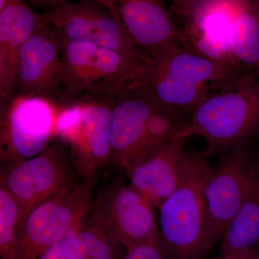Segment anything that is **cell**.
Listing matches in <instances>:
<instances>
[{
    "instance_id": "cell-21",
    "label": "cell",
    "mask_w": 259,
    "mask_h": 259,
    "mask_svg": "<svg viewBox=\"0 0 259 259\" xmlns=\"http://www.w3.org/2000/svg\"><path fill=\"white\" fill-rule=\"evenodd\" d=\"M118 245L88 215L76 237L71 259H120L117 258Z\"/></svg>"
},
{
    "instance_id": "cell-14",
    "label": "cell",
    "mask_w": 259,
    "mask_h": 259,
    "mask_svg": "<svg viewBox=\"0 0 259 259\" xmlns=\"http://www.w3.org/2000/svg\"><path fill=\"white\" fill-rule=\"evenodd\" d=\"M156 106L139 79L121 87L111 97L112 161L125 169L139 154L148 121Z\"/></svg>"
},
{
    "instance_id": "cell-4",
    "label": "cell",
    "mask_w": 259,
    "mask_h": 259,
    "mask_svg": "<svg viewBox=\"0 0 259 259\" xmlns=\"http://www.w3.org/2000/svg\"><path fill=\"white\" fill-rule=\"evenodd\" d=\"M59 37L64 83L56 105L110 96L125 83L139 79L142 75L146 61L89 42L69 41Z\"/></svg>"
},
{
    "instance_id": "cell-27",
    "label": "cell",
    "mask_w": 259,
    "mask_h": 259,
    "mask_svg": "<svg viewBox=\"0 0 259 259\" xmlns=\"http://www.w3.org/2000/svg\"><path fill=\"white\" fill-rule=\"evenodd\" d=\"M2 76H3V62H2L1 56H0V83H1Z\"/></svg>"
},
{
    "instance_id": "cell-19",
    "label": "cell",
    "mask_w": 259,
    "mask_h": 259,
    "mask_svg": "<svg viewBox=\"0 0 259 259\" xmlns=\"http://www.w3.org/2000/svg\"><path fill=\"white\" fill-rule=\"evenodd\" d=\"M230 47L238 64L259 80V0L247 1L232 25Z\"/></svg>"
},
{
    "instance_id": "cell-2",
    "label": "cell",
    "mask_w": 259,
    "mask_h": 259,
    "mask_svg": "<svg viewBox=\"0 0 259 259\" xmlns=\"http://www.w3.org/2000/svg\"><path fill=\"white\" fill-rule=\"evenodd\" d=\"M243 71L216 64L182 46L147 56L139 81L156 103L192 113Z\"/></svg>"
},
{
    "instance_id": "cell-25",
    "label": "cell",
    "mask_w": 259,
    "mask_h": 259,
    "mask_svg": "<svg viewBox=\"0 0 259 259\" xmlns=\"http://www.w3.org/2000/svg\"><path fill=\"white\" fill-rule=\"evenodd\" d=\"M221 259H259L258 248L233 252L221 256Z\"/></svg>"
},
{
    "instance_id": "cell-9",
    "label": "cell",
    "mask_w": 259,
    "mask_h": 259,
    "mask_svg": "<svg viewBox=\"0 0 259 259\" xmlns=\"http://www.w3.org/2000/svg\"><path fill=\"white\" fill-rule=\"evenodd\" d=\"M55 104L13 95L0 104V170L40 154L54 139Z\"/></svg>"
},
{
    "instance_id": "cell-13",
    "label": "cell",
    "mask_w": 259,
    "mask_h": 259,
    "mask_svg": "<svg viewBox=\"0 0 259 259\" xmlns=\"http://www.w3.org/2000/svg\"><path fill=\"white\" fill-rule=\"evenodd\" d=\"M253 142L243 143L221 153L211 166L204 193L216 238H222L236 215L242 202L253 161Z\"/></svg>"
},
{
    "instance_id": "cell-17",
    "label": "cell",
    "mask_w": 259,
    "mask_h": 259,
    "mask_svg": "<svg viewBox=\"0 0 259 259\" xmlns=\"http://www.w3.org/2000/svg\"><path fill=\"white\" fill-rule=\"evenodd\" d=\"M42 14L20 0H9L0 12V56L3 76L0 83V104L14 94L19 52L41 22Z\"/></svg>"
},
{
    "instance_id": "cell-22",
    "label": "cell",
    "mask_w": 259,
    "mask_h": 259,
    "mask_svg": "<svg viewBox=\"0 0 259 259\" xmlns=\"http://www.w3.org/2000/svg\"><path fill=\"white\" fill-rule=\"evenodd\" d=\"M19 223L18 204L0 183V258L18 259L17 231Z\"/></svg>"
},
{
    "instance_id": "cell-6",
    "label": "cell",
    "mask_w": 259,
    "mask_h": 259,
    "mask_svg": "<svg viewBox=\"0 0 259 259\" xmlns=\"http://www.w3.org/2000/svg\"><path fill=\"white\" fill-rule=\"evenodd\" d=\"M69 151L58 140L42 152L0 170V183L20 210V223L32 209L76 183Z\"/></svg>"
},
{
    "instance_id": "cell-10",
    "label": "cell",
    "mask_w": 259,
    "mask_h": 259,
    "mask_svg": "<svg viewBox=\"0 0 259 259\" xmlns=\"http://www.w3.org/2000/svg\"><path fill=\"white\" fill-rule=\"evenodd\" d=\"M42 15L65 40L89 42L139 60H147L112 10V2L64 1Z\"/></svg>"
},
{
    "instance_id": "cell-24",
    "label": "cell",
    "mask_w": 259,
    "mask_h": 259,
    "mask_svg": "<svg viewBox=\"0 0 259 259\" xmlns=\"http://www.w3.org/2000/svg\"><path fill=\"white\" fill-rule=\"evenodd\" d=\"M120 259H163L161 248L158 243L141 245L127 251L125 256Z\"/></svg>"
},
{
    "instance_id": "cell-3",
    "label": "cell",
    "mask_w": 259,
    "mask_h": 259,
    "mask_svg": "<svg viewBox=\"0 0 259 259\" xmlns=\"http://www.w3.org/2000/svg\"><path fill=\"white\" fill-rule=\"evenodd\" d=\"M208 158L205 149L189 152L182 183L158 209L162 241L177 259H202L218 242L204 193Z\"/></svg>"
},
{
    "instance_id": "cell-16",
    "label": "cell",
    "mask_w": 259,
    "mask_h": 259,
    "mask_svg": "<svg viewBox=\"0 0 259 259\" xmlns=\"http://www.w3.org/2000/svg\"><path fill=\"white\" fill-rule=\"evenodd\" d=\"M112 9L146 56L182 46L187 48L171 13L160 2L121 0L112 3Z\"/></svg>"
},
{
    "instance_id": "cell-11",
    "label": "cell",
    "mask_w": 259,
    "mask_h": 259,
    "mask_svg": "<svg viewBox=\"0 0 259 259\" xmlns=\"http://www.w3.org/2000/svg\"><path fill=\"white\" fill-rule=\"evenodd\" d=\"M89 218L127 251L158 243L154 206L123 179L102 190L93 201Z\"/></svg>"
},
{
    "instance_id": "cell-5",
    "label": "cell",
    "mask_w": 259,
    "mask_h": 259,
    "mask_svg": "<svg viewBox=\"0 0 259 259\" xmlns=\"http://www.w3.org/2000/svg\"><path fill=\"white\" fill-rule=\"evenodd\" d=\"M112 95L83 99L61 106L55 105L54 140L67 147L75 171L81 181L96 180L98 171L112 162Z\"/></svg>"
},
{
    "instance_id": "cell-20",
    "label": "cell",
    "mask_w": 259,
    "mask_h": 259,
    "mask_svg": "<svg viewBox=\"0 0 259 259\" xmlns=\"http://www.w3.org/2000/svg\"><path fill=\"white\" fill-rule=\"evenodd\" d=\"M188 125L189 121L186 120L183 112L156 102L148 121L142 147L135 158L179 139Z\"/></svg>"
},
{
    "instance_id": "cell-26",
    "label": "cell",
    "mask_w": 259,
    "mask_h": 259,
    "mask_svg": "<svg viewBox=\"0 0 259 259\" xmlns=\"http://www.w3.org/2000/svg\"><path fill=\"white\" fill-rule=\"evenodd\" d=\"M9 3V0H0V12L2 11L7 5Z\"/></svg>"
},
{
    "instance_id": "cell-1",
    "label": "cell",
    "mask_w": 259,
    "mask_h": 259,
    "mask_svg": "<svg viewBox=\"0 0 259 259\" xmlns=\"http://www.w3.org/2000/svg\"><path fill=\"white\" fill-rule=\"evenodd\" d=\"M197 135L208 143V157L259 137V80L243 71L192 112L179 139Z\"/></svg>"
},
{
    "instance_id": "cell-12",
    "label": "cell",
    "mask_w": 259,
    "mask_h": 259,
    "mask_svg": "<svg viewBox=\"0 0 259 259\" xmlns=\"http://www.w3.org/2000/svg\"><path fill=\"white\" fill-rule=\"evenodd\" d=\"M63 83L60 39L42 17L31 36L20 48L13 95L39 97L55 104Z\"/></svg>"
},
{
    "instance_id": "cell-15",
    "label": "cell",
    "mask_w": 259,
    "mask_h": 259,
    "mask_svg": "<svg viewBox=\"0 0 259 259\" xmlns=\"http://www.w3.org/2000/svg\"><path fill=\"white\" fill-rule=\"evenodd\" d=\"M188 161L185 139H177L135 158L124 170L129 183L159 209L180 187Z\"/></svg>"
},
{
    "instance_id": "cell-23",
    "label": "cell",
    "mask_w": 259,
    "mask_h": 259,
    "mask_svg": "<svg viewBox=\"0 0 259 259\" xmlns=\"http://www.w3.org/2000/svg\"><path fill=\"white\" fill-rule=\"evenodd\" d=\"M88 217L82 218L66 234L48 248L38 259H71L76 237L81 231Z\"/></svg>"
},
{
    "instance_id": "cell-8",
    "label": "cell",
    "mask_w": 259,
    "mask_h": 259,
    "mask_svg": "<svg viewBox=\"0 0 259 259\" xmlns=\"http://www.w3.org/2000/svg\"><path fill=\"white\" fill-rule=\"evenodd\" d=\"M247 0H185L174 2L171 14L182 20L181 31L187 49L226 67L242 70L230 47L232 25Z\"/></svg>"
},
{
    "instance_id": "cell-18",
    "label": "cell",
    "mask_w": 259,
    "mask_h": 259,
    "mask_svg": "<svg viewBox=\"0 0 259 259\" xmlns=\"http://www.w3.org/2000/svg\"><path fill=\"white\" fill-rule=\"evenodd\" d=\"M221 255L258 248L259 245V152L253 154L243 202L222 237Z\"/></svg>"
},
{
    "instance_id": "cell-7",
    "label": "cell",
    "mask_w": 259,
    "mask_h": 259,
    "mask_svg": "<svg viewBox=\"0 0 259 259\" xmlns=\"http://www.w3.org/2000/svg\"><path fill=\"white\" fill-rule=\"evenodd\" d=\"M95 182L75 183L32 209L17 231L18 259H38L80 220L88 217Z\"/></svg>"
}]
</instances>
